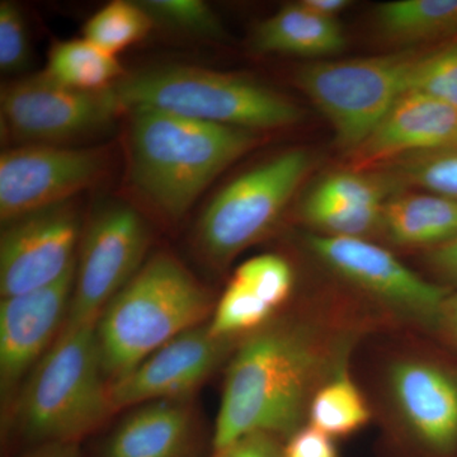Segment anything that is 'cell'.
Wrapping results in <instances>:
<instances>
[{
	"instance_id": "obj_1",
	"label": "cell",
	"mask_w": 457,
	"mask_h": 457,
	"mask_svg": "<svg viewBox=\"0 0 457 457\" xmlns=\"http://www.w3.org/2000/svg\"><path fill=\"white\" fill-rule=\"evenodd\" d=\"M342 342L332 345L309 324L273 319L245 336L230 357L212 451L254 433L287 441L303 427L319 385L350 353Z\"/></svg>"
},
{
	"instance_id": "obj_2",
	"label": "cell",
	"mask_w": 457,
	"mask_h": 457,
	"mask_svg": "<svg viewBox=\"0 0 457 457\" xmlns=\"http://www.w3.org/2000/svg\"><path fill=\"white\" fill-rule=\"evenodd\" d=\"M130 176L141 197L179 221L222 170L258 144L257 132L154 110L130 112Z\"/></svg>"
},
{
	"instance_id": "obj_3",
	"label": "cell",
	"mask_w": 457,
	"mask_h": 457,
	"mask_svg": "<svg viewBox=\"0 0 457 457\" xmlns=\"http://www.w3.org/2000/svg\"><path fill=\"white\" fill-rule=\"evenodd\" d=\"M96 324H66L5 413V432L29 446L78 442L114 413Z\"/></svg>"
},
{
	"instance_id": "obj_4",
	"label": "cell",
	"mask_w": 457,
	"mask_h": 457,
	"mask_svg": "<svg viewBox=\"0 0 457 457\" xmlns=\"http://www.w3.org/2000/svg\"><path fill=\"white\" fill-rule=\"evenodd\" d=\"M213 309L210 291L179 258L168 252L150 257L96 326L110 384L177 336L207 323Z\"/></svg>"
},
{
	"instance_id": "obj_5",
	"label": "cell",
	"mask_w": 457,
	"mask_h": 457,
	"mask_svg": "<svg viewBox=\"0 0 457 457\" xmlns=\"http://www.w3.org/2000/svg\"><path fill=\"white\" fill-rule=\"evenodd\" d=\"M111 88L123 113L154 110L252 131L285 128L302 119L299 108L261 84L194 66L144 69Z\"/></svg>"
},
{
	"instance_id": "obj_6",
	"label": "cell",
	"mask_w": 457,
	"mask_h": 457,
	"mask_svg": "<svg viewBox=\"0 0 457 457\" xmlns=\"http://www.w3.org/2000/svg\"><path fill=\"white\" fill-rule=\"evenodd\" d=\"M420 51L321 62L303 66L299 88L327 117L336 141L345 152H356L407 95L409 77Z\"/></svg>"
},
{
	"instance_id": "obj_7",
	"label": "cell",
	"mask_w": 457,
	"mask_h": 457,
	"mask_svg": "<svg viewBox=\"0 0 457 457\" xmlns=\"http://www.w3.org/2000/svg\"><path fill=\"white\" fill-rule=\"evenodd\" d=\"M311 165L303 150H288L237 177L201 215L196 243L213 266H227L276 224Z\"/></svg>"
},
{
	"instance_id": "obj_8",
	"label": "cell",
	"mask_w": 457,
	"mask_h": 457,
	"mask_svg": "<svg viewBox=\"0 0 457 457\" xmlns=\"http://www.w3.org/2000/svg\"><path fill=\"white\" fill-rule=\"evenodd\" d=\"M149 243V228L137 210L125 204L99 210L80 237L66 324L97 323L145 263Z\"/></svg>"
},
{
	"instance_id": "obj_9",
	"label": "cell",
	"mask_w": 457,
	"mask_h": 457,
	"mask_svg": "<svg viewBox=\"0 0 457 457\" xmlns=\"http://www.w3.org/2000/svg\"><path fill=\"white\" fill-rule=\"evenodd\" d=\"M2 130L25 145H57L107 128L121 107L112 88L82 92L44 73L3 86Z\"/></svg>"
},
{
	"instance_id": "obj_10",
	"label": "cell",
	"mask_w": 457,
	"mask_h": 457,
	"mask_svg": "<svg viewBox=\"0 0 457 457\" xmlns=\"http://www.w3.org/2000/svg\"><path fill=\"white\" fill-rule=\"evenodd\" d=\"M107 170L101 149L23 145L0 155V219L3 224L69 203L95 185Z\"/></svg>"
},
{
	"instance_id": "obj_11",
	"label": "cell",
	"mask_w": 457,
	"mask_h": 457,
	"mask_svg": "<svg viewBox=\"0 0 457 457\" xmlns=\"http://www.w3.org/2000/svg\"><path fill=\"white\" fill-rule=\"evenodd\" d=\"M306 240L319 260L352 285L403 317L435 328L449 291L362 237L309 236Z\"/></svg>"
},
{
	"instance_id": "obj_12",
	"label": "cell",
	"mask_w": 457,
	"mask_h": 457,
	"mask_svg": "<svg viewBox=\"0 0 457 457\" xmlns=\"http://www.w3.org/2000/svg\"><path fill=\"white\" fill-rule=\"evenodd\" d=\"M80 220L65 203L9 221L0 236L2 299L46 287L77 264Z\"/></svg>"
},
{
	"instance_id": "obj_13",
	"label": "cell",
	"mask_w": 457,
	"mask_h": 457,
	"mask_svg": "<svg viewBox=\"0 0 457 457\" xmlns=\"http://www.w3.org/2000/svg\"><path fill=\"white\" fill-rule=\"evenodd\" d=\"M242 339L213 337L207 323L186 330L110 385L114 413L154 400H188Z\"/></svg>"
},
{
	"instance_id": "obj_14",
	"label": "cell",
	"mask_w": 457,
	"mask_h": 457,
	"mask_svg": "<svg viewBox=\"0 0 457 457\" xmlns=\"http://www.w3.org/2000/svg\"><path fill=\"white\" fill-rule=\"evenodd\" d=\"M75 267L56 282L0 303V392L7 413L18 392L55 343L68 319Z\"/></svg>"
},
{
	"instance_id": "obj_15",
	"label": "cell",
	"mask_w": 457,
	"mask_h": 457,
	"mask_svg": "<svg viewBox=\"0 0 457 457\" xmlns=\"http://www.w3.org/2000/svg\"><path fill=\"white\" fill-rule=\"evenodd\" d=\"M394 407L411 440L427 453L457 449V375L433 361L408 357L387 372Z\"/></svg>"
},
{
	"instance_id": "obj_16",
	"label": "cell",
	"mask_w": 457,
	"mask_h": 457,
	"mask_svg": "<svg viewBox=\"0 0 457 457\" xmlns=\"http://www.w3.org/2000/svg\"><path fill=\"white\" fill-rule=\"evenodd\" d=\"M457 150V107L407 93L378 130L352 153L354 171L416 153Z\"/></svg>"
},
{
	"instance_id": "obj_17",
	"label": "cell",
	"mask_w": 457,
	"mask_h": 457,
	"mask_svg": "<svg viewBox=\"0 0 457 457\" xmlns=\"http://www.w3.org/2000/svg\"><path fill=\"white\" fill-rule=\"evenodd\" d=\"M102 441L97 457H189L196 420L188 400H154L131 408Z\"/></svg>"
},
{
	"instance_id": "obj_18",
	"label": "cell",
	"mask_w": 457,
	"mask_h": 457,
	"mask_svg": "<svg viewBox=\"0 0 457 457\" xmlns=\"http://www.w3.org/2000/svg\"><path fill=\"white\" fill-rule=\"evenodd\" d=\"M345 45L337 20L312 13L302 2L279 9L258 25L253 35V47L261 53L321 56L338 53Z\"/></svg>"
},
{
	"instance_id": "obj_19",
	"label": "cell",
	"mask_w": 457,
	"mask_h": 457,
	"mask_svg": "<svg viewBox=\"0 0 457 457\" xmlns=\"http://www.w3.org/2000/svg\"><path fill=\"white\" fill-rule=\"evenodd\" d=\"M381 228L394 245L437 248L457 237V200L409 195L385 204Z\"/></svg>"
},
{
	"instance_id": "obj_20",
	"label": "cell",
	"mask_w": 457,
	"mask_h": 457,
	"mask_svg": "<svg viewBox=\"0 0 457 457\" xmlns=\"http://www.w3.org/2000/svg\"><path fill=\"white\" fill-rule=\"evenodd\" d=\"M312 427L332 438L348 437L368 426L371 409L348 370V354L319 385L309 405Z\"/></svg>"
},
{
	"instance_id": "obj_21",
	"label": "cell",
	"mask_w": 457,
	"mask_h": 457,
	"mask_svg": "<svg viewBox=\"0 0 457 457\" xmlns=\"http://www.w3.org/2000/svg\"><path fill=\"white\" fill-rule=\"evenodd\" d=\"M375 22L385 38L420 44L457 35V0H396L378 5Z\"/></svg>"
},
{
	"instance_id": "obj_22",
	"label": "cell",
	"mask_w": 457,
	"mask_h": 457,
	"mask_svg": "<svg viewBox=\"0 0 457 457\" xmlns=\"http://www.w3.org/2000/svg\"><path fill=\"white\" fill-rule=\"evenodd\" d=\"M44 74L71 89L101 92L120 82L125 71L117 56L78 38L56 42L51 47Z\"/></svg>"
},
{
	"instance_id": "obj_23",
	"label": "cell",
	"mask_w": 457,
	"mask_h": 457,
	"mask_svg": "<svg viewBox=\"0 0 457 457\" xmlns=\"http://www.w3.org/2000/svg\"><path fill=\"white\" fill-rule=\"evenodd\" d=\"M155 21L139 3L114 0L96 12L84 26V38L111 55L149 35Z\"/></svg>"
},
{
	"instance_id": "obj_24",
	"label": "cell",
	"mask_w": 457,
	"mask_h": 457,
	"mask_svg": "<svg viewBox=\"0 0 457 457\" xmlns=\"http://www.w3.org/2000/svg\"><path fill=\"white\" fill-rule=\"evenodd\" d=\"M275 312L257 291L233 278L216 303L207 327L213 337L242 339L270 323Z\"/></svg>"
},
{
	"instance_id": "obj_25",
	"label": "cell",
	"mask_w": 457,
	"mask_h": 457,
	"mask_svg": "<svg viewBox=\"0 0 457 457\" xmlns=\"http://www.w3.org/2000/svg\"><path fill=\"white\" fill-rule=\"evenodd\" d=\"M407 93L457 107V38L420 54L411 69Z\"/></svg>"
},
{
	"instance_id": "obj_26",
	"label": "cell",
	"mask_w": 457,
	"mask_h": 457,
	"mask_svg": "<svg viewBox=\"0 0 457 457\" xmlns=\"http://www.w3.org/2000/svg\"><path fill=\"white\" fill-rule=\"evenodd\" d=\"M396 168L400 179L432 194L457 200V150L402 156Z\"/></svg>"
},
{
	"instance_id": "obj_27",
	"label": "cell",
	"mask_w": 457,
	"mask_h": 457,
	"mask_svg": "<svg viewBox=\"0 0 457 457\" xmlns=\"http://www.w3.org/2000/svg\"><path fill=\"white\" fill-rule=\"evenodd\" d=\"M234 278L257 291L276 312L293 293L294 270L279 255L263 254L251 258L237 270Z\"/></svg>"
},
{
	"instance_id": "obj_28",
	"label": "cell",
	"mask_w": 457,
	"mask_h": 457,
	"mask_svg": "<svg viewBox=\"0 0 457 457\" xmlns=\"http://www.w3.org/2000/svg\"><path fill=\"white\" fill-rule=\"evenodd\" d=\"M153 20L180 31L219 37L221 26L218 17L201 0H146L140 2Z\"/></svg>"
},
{
	"instance_id": "obj_29",
	"label": "cell",
	"mask_w": 457,
	"mask_h": 457,
	"mask_svg": "<svg viewBox=\"0 0 457 457\" xmlns=\"http://www.w3.org/2000/svg\"><path fill=\"white\" fill-rule=\"evenodd\" d=\"M31 62V46L22 12L14 3H0V69L3 73H21Z\"/></svg>"
},
{
	"instance_id": "obj_30",
	"label": "cell",
	"mask_w": 457,
	"mask_h": 457,
	"mask_svg": "<svg viewBox=\"0 0 457 457\" xmlns=\"http://www.w3.org/2000/svg\"><path fill=\"white\" fill-rule=\"evenodd\" d=\"M282 457H341V455L337 449L335 438L309 425L302 427L285 442Z\"/></svg>"
},
{
	"instance_id": "obj_31",
	"label": "cell",
	"mask_w": 457,
	"mask_h": 457,
	"mask_svg": "<svg viewBox=\"0 0 457 457\" xmlns=\"http://www.w3.org/2000/svg\"><path fill=\"white\" fill-rule=\"evenodd\" d=\"M285 441L267 433L245 436L210 457H282Z\"/></svg>"
},
{
	"instance_id": "obj_32",
	"label": "cell",
	"mask_w": 457,
	"mask_h": 457,
	"mask_svg": "<svg viewBox=\"0 0 457 457\" xmlns=\"http://www.w3.org/2000/svg\"><path fill=\"white\" fill-rule=\"evenodd\" d=\"M427 261L447 278H457V237L429 252Z\"/></svg>"
},
{
	"instance_id": "obj_33",
	"label": "cell",
	"mask_w": 457,
	"mask_h": 457,
	"mask_svg": "<svg viewBox=\"0 0 457 457\" xmlns=\"http://www.w3.org/2000/svg\"><path fill=\"white\" fill-rule=\"evenodd\" d=\"M435 328L445 339L457 347V293L447 295Z\"/></svg>"
},
{
	"instance_id": "obj_34",
	"label": "cell",
	"mask_w": 457,
	"mask_h": 457,
	"mask_svg": "<svg viewBox=\"0 0 457 457\" xmlns=\"http://www.w3.org/2000/svg\"><path fill=\"white\" fill-rule=\"evenodd\" d=\"M22 457H82V451L78 442H50L31 447Z\"/></svg>"
},
{
	"instance_id": "obj_35",
	"label": "cell",
	"mask_w": 457,
	"mask_h": 457,
	"mask_svg": "<svg viewBox=\"0 0 457 457\" xmlns=\"http://www.w3.org/2000/svg\"><path fill=\"white\" fill-rule=\"evenodd\" d=\"M302 4L318 16L336 20L338 14L350 7L351 2L348 0H303Z\"/></svg>"
}]
</instances>
